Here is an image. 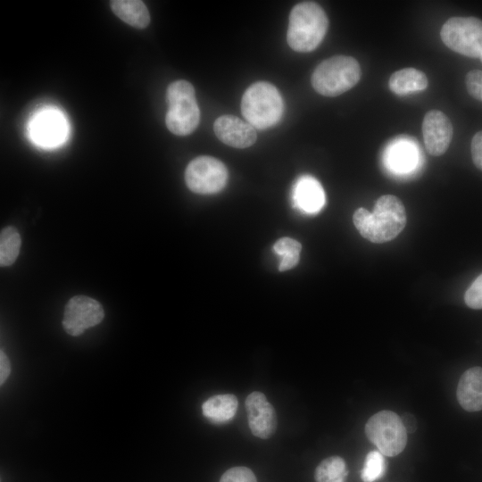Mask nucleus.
<instances>
[{
  "instance_id": "393cba45",
  "label": "nucleus",
  "mask_w": 482,
  "mask_h": 482,
  "mask_svg": "<svg viewBox=\"0 0 482 482\" xmlns=\"http://www.w3.org/2000/svg\"><path fill=\"white\" fill-rule=\"evenodd\" d=\"M219 482H257V480L250 469L233 467L223 473Z\"/></svg>"
},
{
  "instance_id": "4468645a",
  "label": "nucleus",
  "mask_w": 482,
  "mask_h": 482,
  "mask_svg": "<svg viewBox=\"0 0 482 482\" xmlns=\"http://www.w3.org/2000/svg\"><path fill=\"white\" fill-rule=\"evenodd\" d=\"M292 199L294 205L300 211L305 213H316L325 204V193L315 178L305 175L295 182Z\"/></svg>"
},
{
  "instance_id": "f3484780",
  "label": "nucleus",
  "mask_w": 482,
  "mask_h": 482,
  "mask_svg": "<svg viewBox=\"0 0 482 482\" xmlns=\"http://www.w3.org/2000/svg\"><path fill=\"white\" fill-rule=\"evenodd\" d=\"M238 402L232 394L216 395L208 398L202 406L203 414L214 423H225L236 414Z\"/></svg>"
},
{
  "instance_id": "2eb2a0df",
  "label": "nucleus",
  "mask_w": 482,
  "mask_h": 482,
  "mask_svg": "<svg viewBox=\"0 0 482 482\" xmlns=\"http://www.w3.org/2000/svg\"><path fill=\"white\" fill-rule=\"evenodd\" d=\"M460 405L467 411L482 410V368L467 370L460 378L456 389Z\"/></svg>"
},
{
  "instance_id": "1a4fd4ad",
  "label": "nucleus",
  "mask_w": 482,
  "mask_h": 482,
  "mask_svg": "<svg viewBox=\"0 0 482 482\" xmlns=\"http://www.w3.org/2000/svg\"><path fill=\"white\" fill-rule=\"evenodd\" d=\"M104 317L101 303L86 295L71 297L64 309L62 326L71 336L78 337L99 324Z\"/></svg>"
},
{
  "instance_id": "a878e982",
  "label": "nucleus",
  "mask_w": 482,
  "mask_h": 482,
  "mask_svg": "<svg viewBox=\"0 0 482 482\" xmlns=\"http://www.w3.org/2000/svg\"><path fill=\"white\" fill-rule=\"evenodd\" d=\"M465 85L469 94L482 102V71H469L465 77Z\"/></svg>"
},
{
  "instance_id": "f03ea898",
  "label": "nucleus",
  "mask_w": 482,
  "mask_h": 482,
  "mask_svg": "<svg viewBox=\"0 0 482 482\" xmlns=\"http://www.w3.org/2000/svg\"><path fill=\"white\" fill-rule=\"evenodd\" d=\"M328 28V19L321 6L314 2H302L290 12L287 44L296 52H312L322 42Z\"/></svg>"
},
{
  "instance_id": "20e7f679",
  "label": "nucleus",
  "mask_w": 482,
  "mask_h": 482,
  "mask_svg": "<svg viewBox=\"0 0 482 482\" xmlns=\"http://www.w3.org/2000/svg\"><path fill=\"white\" fill-rule=\"evenodd\" d=\"M356 59L335 55L321 62L313 71L311 80L316 92L324 96H337L353 87L361 79Z\"/></svg>"
},
{
  "instance_id": "39448f33",
  "label": "nucleus",
  "mask_w": 482,
  "mask_h": 482,
  "mask_svg": "<svg viewBox=\"0 0 482 482\" xmlns=\"http://www.w3.org/2000/svg\"><path fill=\"white\" fill-rule=\"evenodd\" d=\"M168 111L165 122L168 129L177 136H187L197 127L200 111L193 85L187 80H176L166 92Z\"/></svg>"
},
{
  "instance_id": "b1692460",
  "label": "nucleus",
  "mask_w": 482,
  "mask_h": 482,
  "mask_svg": "<svg viewBox=\"0 0 482 482\" xmlns=\"http://www.w3.org/2000/svg\"><path fill=\"white\" fill-rule=\"evenodd\" d=\"M464 301L471 309H482V273L475 278L465 292Z\"/></svg>"
},
{
  "instance_id": "0eeeda50",
  "label": "nucleus",
  "mask_w": 482,
  "mask_h": 482,
  "mask_svg": "<svg viewBox=\"0 0 482 482\" xmlns=\"http://www.w3.org/2000/svg\"><path fill=\"white\" fill-rule=\"evenodd\" d=\"M440 36L451 50L478 58L482 53V21L476 17H452L443 25Z\"/></svg>"
},
{
  "instance_id": "6e6552de",
  "label": "nucleus",
  "mask_w": 482,
  "mask_h": 482,
  "mask_svg": "<svg viewBox=\"0 0 482 482\" xmlns=\"http://www.w3.org/2000/svg\"><path fill=\"white\" fill-rule=\"evenodd\" d=\"M228 170L220 160L202 155L193 159L185 170V181L194 193L211 195L220 192L226 186Z\"/></svg>"
},
{
  "instance_id": "9b49d317",
  "label": "nucleus",
  "mask_w": 482,
  "mask_h": 482,
  "mask_svg": "<svg viewBox=\"0 0 482 482\" xmlns=\"http://www.w3.org/2000/svg\"><path fill=\"white\" fill-rule=\"evenodd\" d=\"M248 425L253 436L267 439L276 430L277 415L266 396L258 391L252 392L245 399Z\"/></svg>"
},
{
  "instance_id": "c85d7f7f",
  "label": "nucleus",
  "mask_w": 482,
  "mask_h": 482,
  "mask_svg": "<svg viewBox=\"0 0 482 482\" xmlns=\"http://www.w3.org/2000/svg\"><path fill=\"white\" fill-rule=\"evenodd\" d=\"M403 426L406 429L407 434L414 433L417 429L418 423L416 418L411 413H403L401 416Z\"/></svg>"
},
{
  "instance_id": "7ed1b4c3",
  "label": "nucleus",
  "mask_w": 482,
  "mask_h": 482,
  "mask_svg": "<svg viewBox=\"0 0 482 482\" xmlns=\"http://www.w3.org/2000/svg\"><path fill=\"white\" fill-rule=\"evenodd\" d=\"M283 109L280 93L268 82L252 84L242 96V114L254 129H265L277 124L282 117Z\"/></svg>"
},
{
  "instance_id": "c756f323",
  "label": "nucleus",
  "mask_w": 482,
  "mask_h": 482,
  "mask_svg": "<svg viewBox=\"0 0 482 482\" xmlns=\"http://www.w3.org/2000/svg\"><path fill=\"white\" fill-rule=\"evenodd\" d=\"M479 58H480V60H481V62H482V53H481V54H480Z\"/></svg>"
},
{
  "instance_id": "f8f14e48",
  "label": "nucleus",
  "mask_w": 482,
  "mask_h": 482,
  "mask_svg": "<svg viewBox=\"0 0 482 482\" xmlns=\"http://www.w3.org/2000/svg\"><path fill=\"white\" fill-rule=\"evenodd\" d=\"M67 125L62 115L54 110L37 113L30 125L31 137L38 145L51 147L59 145L66 137Z\"/></svg>"
},
{
  "instance_id": "f257e3e1",
  "label": "nucleus",
  "mask_w": 482,
  "mask_h": 482,
  "mask_svg": "<svg viewBox=\"0 0 482 482\" xmlns=\"http://www.w3.org/2000/svg\"><path fill=\"white\" fill-rule=\"evenodd\" d=\"M353 221L361 236L367 240L382 244L396 237L406 225V212L402 201L392 195L380 196L372 212L358 208Z\"/></svg>"
},
{
  "instance_id": "9d476101",
  "label": "nucleus",
  "mask_w": 482,
  "mask_h": 482,
  "mask_svg": "<svg viewBox=\"0 0 482 482\" xmlns=\"http://www.w3.org/2000/svg\"><path fill=\"white\" fill-rule=\"evenodd\" d=\"M453 129L449 118L439 110L428 112L422 121V135L428 153L439 156L445 153L452 141Z\"/></svg>"
},
{
  "instance_id": "aec40b11",
  "label": "nucleus",
  "mask_w": 482,
  "mask_h": 482,
  "mask_svg": "<svg viewBox=\"0 0 482 482\" xmlns=\"http://www.w3.org/2000/svg\"><path fill=\"white\" fill-rule=\"evenodd\" d=\"M348 470L345 461L339 456L324 459L314 472L316 482H345Z\"/></svg>"
},
{
  "instance_id": "5701e85b",
  "label": "nucleus",
  "mask_w": 482,
  "mask_h": 482,
  "mask_svg": "<svg viewBox=\"0 0 482 482\" xmlns=\"http://www.w3.org/2000/svg\"><path fill=\"white\" fill-rule=\"evenodd\" d=\"M386 470V461L379 451H370L365 457L361 471L363 482H374L381 478Z\"/></svg>"
},
{
  "instance_id": "dca6fc26",
  "label": "nucleus",
  "mask_w": 482,
  "mask_h": 482,
  "mask_svg": "<svg viewBox=\"0 0 482 482\" xmlns=\"http://www.w3.org/2000/svg\"><path fill=\"white\" fill-rule=\"evenodd\" d=\"M407 138L408 137H400L389 145L386 162L394 171L400 173L411 171L418 162L417 147Z\"/></svg>"
},
{
  "instance_id": "cd10ccee",
  "label": "nucleus",
  "mask_w": 482,
  "mask_h": 482,
  "mask_svg": "<svg viewBox=\"0 0 482 482\" xmlns=\"http://www.w3.org/2000/svg\"><path fill=\"white\" fill-rule=\"evenodd\" d=\"M10 362L6 354L0 352V384L2 385L10 374Z\"/></svg>"
},
{
  "instance_id": "ddd939ff",
  "label": "nucleus",
  "mask_w": 482,
  "mask_h": 482,
  "mask_svg": "<svg viewBox=\"0 0 482 482\" xmlns=\"http://www.w3.org/2000/svg\"><path fill=\"white\" fill-rule=\"evenodd\" d=\"M213 129L217 137L224 144L245 148L256 141V131L247 121L233 115H222L214 121Z\"/></svg>"
},
{
  "instance_id": "412c9836",
  "label": "nucleus",
  "mask_w": 482,
  "mask_h": 482,
  "mask_svg": "<svg viewBox=\"0 0 482 482\" xmlns=\"http://www.w3.org/2000/svg\"><path fill=\"white\" fill-rule=\"evenodd\" d=\"M21 245V238L18 230L8 226L0 233V264L3 267L12 265L17 259Z\"/></svg>"
},
{
  "instance_id": "423d86ee",
  "label": "nucleus",
  "mask_w": 482,
  "mask_h": 482,
  "mask_svg": "<svg viewBox=\"0 0 482 482\" xmlns=\"http://www.w3.org/2000/svg\"><path fill=\"white\" fill-rule=\"evenodd\" d=\"M364 429L368 439L385 456H396L406 446V429L401 417L394 411L375 413L368 420Z\"/></svg>"
},
{
  "instance_id": "bb28decb",
  "label": "nucleus",
  "mask_w": 482,
  "mask_h": 482,
  "mask_svg": "<svg viewBox=\"0 0 482 482\" xmlns=\"http://www.w3.org/2000/svg\"><path fill=\"white\" fill-rule=\"evenodd\" d=\"M470 150L475 166L482 170V130L473 136Z\"/></svg>"
},
{
  "instance_id": "6ab92c4d",
  "label": "nucleus",
  "mask_w": 482,
  "mask_h": 482,
  "mask_svg": "<svg viewBox=\"0 0 482 482\" xmlns=\"http://www.w3.org/2000/svg\"><path fill=\"white\" fill-rule=\"evenodd\" d=\"M428 85L426 74L415 68H403L395 71L389 78L388 86L396 95L422 91Z\"/></svg>"
},
{
  "instance_id": "a211bd4d",
  "label": "nucleus",
  "mask_w": 482,
  "mask_h": 482,
  "mask_svg": "<svg viewBox=\"0 0 482 482\" xmlns=\"http://www.w3.org/2000/svg\"><path fill=\"white\" fill-rule=\"evenodd\" d=\"M111 8L118 18L136 29H145L150 23L149 12L142 1L112 0Z\"/></svg>"
},
{
  "instance_id": "4be33fe9",
  "label": "nucleus",
  "mask_w": 482,
  "mask_h": 482,
  "mask_svg": "<svg viewBox=\"0 0 482 482\" xmlns=\"http://www.w3.org/2000/svg\"><path fill=\"white\" fill-rule=\"evenodd\" d=\"M274 252L280 257L279 271H286L295 267L299 262L301 244L290 237L278 239L274 246Z\"/></svg>"
}]
</instances>
